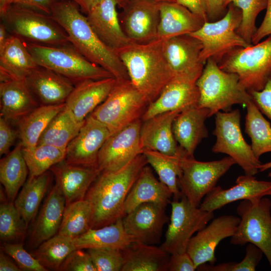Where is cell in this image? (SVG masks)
Segmentation results:
<instances>
[{"label":"cell","instance_id":"cell-6","mask_svg":"<svg viewBox=\"0 0 271 271\" xmlns=\"http://www.w3.org/2000/svg\"><path fill=\"white\" fill-rule=\"evenodd\" d=\"M26 45L39 66L62 75L75 85L86 80L114 77L103 68L88 60L72 44L61 46Z\"/></svg>","mask_w":271,"mask_h":271},{"label":"cell","instance_id":"cell-34","mask_svg":"<svg viewBox=\"0 0 271 271\" xmlns=\"http://www.w3.org/2000/svg\"><path fill=\"white\" fill-rule=\"evenodd\" d=\"M77 249L111 247L123 250L134 242L126 232L122 218L115 222L98 228H89L74 238Z\"/></svg>","mask_w":271,"mask_h":271},{"label":"cell","instance_id":"cell-47","mask_svg":"<svg viewBox=\"0 0 271 271\" xmlns=\"http://www.w3.org/2000/svg\"><path fill=\"white\" fill-rule=\"evenodd\" d=\"M97 271H121L123 264L122 250L101 247L87 249Z\"/></svg>","mask_w":271,"mask_h":271},{"label":"cell","instance_id":"cell-45","mask_svg":"<svg viewBox=\"0 0 271 271\" xmlns=\"http://www.w3.org/2000/svg\"><path fill=\"white\" fill-rule=\"evenodd\" d=\"M239 8L242 12V20L237 30V33L247 43H251L252 37L257 28L256 18L260 12L266 9L267 0H222L223 7L227 9L230 4Z\"/></svg>","mask_w":271,"mask_h":271},{"label":"cell","instance_id":"cell-36","mask_svg":"<svg viewBox=\"0 0 271 271\" xmlns=\"http://www.w3.org/2000/svg\"><path fill=\"white\" fill-rule=\"evenodd\" d=\"M29 170L20 143L0 161V181L8 201L14 202L19 189L26 182Z\"/></svg>","mask_w":271,"mask_h":271},{"label":"cell","instance_id":"cell-11","mask_svg":"<svg viewBox=\"0 0 271 271\" xmlns=\"http://www.w3.org/2000/svg\"><path fill=\"white\" fill-rule=\"evenodd\" d=\"M215 115V126L213 134L216 139L212 152L225 154L231 157L246 175L254 176L257 174L262 163L255 157L251 146L243 137L239 110L219 111Z\"/></svg>","mask_w":271,"mask_h":271},{"label":"cell","instance_id":"cell-4","mask_svg":"<svg viewBox=\"0 0 271 271\" xmlns=\"http://www.w3.org/2000/svg\"><path fill=\"white\" fill-rule=\"evenodd\" d=\"M196 84L199 92L198 106L208 109L210 117L219 111H229L235 104L246 105L251 100L238 75L222 70L212 59L207 60Z\"/></svg>","mask_w":271,"mask_h":271},{"label":"cell","instance_id":"cell-26","mask_svg":"<svg viewBox=\"0 0 271 271\" xmlns=\"http://www.w3.org/2000/svg\"><path fill=\"white\" fill-rule=\"evenodd\" d=\"M116 82L114 77L81 81L75 85L65 106L79 121H83L106 98Z\"/></svg>","mask_w":271,"mask_h":271},{"label":"cell","instance_id":"cell-8","mask_svg":"<svg viewBox=\"0 0 271 271\" xmlns=\"http://www.w3.org/2000/svg\"><path fill=\"white\" fill-rule=\"evenodd\" d=\"M218 64L222 70L237 74L247 91L261 90L271 75V35L256 44L233 49Z\"/></svg>","mask_w":271,"mask_h":271},{"label":"cell","instance_id":"cell-24","mask_svg":"<svg viewBox=\"0 0 271 271\" xmlns=\"http://www.w3.org/2000/svg\"><path fill=\"white\" fill-rule=\"evenodd\" d=\"M119 0H102L86 14L99 39L115 51L131 42L123 32L117 11Z\"/></svg>","mask_w":271,"mask_h":271},{"label":"cell","instance_id":"cell-46","mask_svg":"<svg viewBox=\"0 0 271 271\" xmlns=\"http://www.w3.org/2000/svg\"><path fill=\"white\" fill-rule=\"evenodd\" d=\"M262 251L252 243H248L244 258L239 262H225L215 265L203 264L197 269L204 271H254L262 258Z\"/></svg>","mask_w":271,"mask_h":271},{"label":"cell","instance_id":"cell-32","mask_svg":"<svg viewBox=\"0 0 271 271\" xmlns=\"http://www.w3.org/2000/svg\"><path fill=\"white\" fill-rule=\"evenodd\" d=\"M65 206L64 194L55 184L42 207L32 232V239L36 245L41 244L58 233Z\"/></svg>","mask_w":271,"mask_h":271},{"label":"cell","instance_id":"cell-18","mask_svg":"<svg viewBox=\"0 0 271 271\" xmlns=\"http://www.w3.org/2000/svg\"><path fill=\"white\" fill-rule=\"evenodd\" d=\"M110 136L105 125L89 115L66 147L65 161L70 164L97 167L99 152Z\"/></svg>","mask_w":271,"mask_h":271},{"label":"cell","instance_id":"cell-29","mask_svg":"<svg viewBox=\"0 0 271 271\" xmlns=\"http://www.w3.org/2000/svg\"><path fill=\"white\" fill-rule=\"evenodd\" d=\"M40 105L25 80L0 81L1 116L17 123Z\"/></svg>","mask_w":271,"mask_h":271},{"label":"cell","instance_id":"cell-1","mask_svg":"<svg viewBox=\"0 0 271 271\" xmlns=\"http://www.w3.org/2000/svg\"><path fill=\"white\" fill-rule=\"evenodd\" d=\"M148 164L146 157L142 154L117 171L101 172L84 198L91 209L90 228L110 224L124 216L127 195Z\"/></svg>","mask_w":271,"mask_h":271},{"label":"cell","instance_id":"cell-3","mask_svg":"<svg viewBox=\"0 0 271 271\" xmlns=\"http://www.w3.org/2000/svg\"><path fill=\"white\" fill-rule=\"evenodd\" d=\"M116 52L130 81L149 104L174 78L163 52L162 39L142 44L131 42Z\"/></svg>","mask_w":271,"mask_h":271},{"label":"cell","instance_id":"cell-19","mask_svg":"<svg viewBox=\"0 0 271 271\" xmlns=\"http://www.w3.org/2000/svg\"><path fill=\"white\" fill-rule=\"evenodd\" d=\"M166 206L143 203L122 218L126 232L135 242L154 245L160 242L163 227L169 220Z\"/></svg>","mask_w":271,"mask_h":271},{"label":"cell","instance_id":"cell-21","mask_svg":"<svg viewBox=\"0 0 271 271\" xmlns=\"http://www.w3.org/2000/svg\"><path fill=\"white\" fill-rule=\"evenodd\" d=\"M180 112H166L143 121L140 131L142 148L177 157L188 155L178 146L172 129L174 119Z\"/></svg>","mask_w":271,"mask_h":271},{"label":"cell","instance_id":"cell-2","mask_svg":"<svg viewBox=\"0 0 271 271\" xmlns=\"http://www.w3.org/2000/svg\"><path fill=\"white\" fill-rule=\"evenodd\" d=\"M50 15L65 31L72 45L88 60L103 68L117 80H130L116 52L99 39L76 3L59 0L52 6Z\"/></svg>","mask_w":271,"mask_h":271},{"label":"cell","instance_id":"cell-33","mask_svg":"<svg viewBox=\"0 0 271 271\" xmlns=\"http://www.w3.org/2000/svg\"><path fill=\"white\" fill-rule=\"evenodd\" d=\"M121 271H167L170 254L160 247L133 242L122 250Z\"/></svg>","mask_w":271,"mask_h":271},{"label":"cell","instance_id":"cell-55","mask_svg":"<svg viewBox=\"0 0 271 271\" xmlns=\"http://www.w3.org/2000/svg\"><path fill=\"white\" fill-rule=\"evenodd\" d=\"M208 22H214L222 18L227 9L223 7L222 0H204Z\"/></svg>","mask_w":271,"mask_h":271},{"label":"cell","instance_id":"cell-27","mask_svg":"<svg viewBox=\"0 0 271 271\" xmlns=\"http://www.w3.org/2000/svg\"><path fill=\"white\" fill-rule=\"evenodd\" d=\"M209 117L208 109L196 105L181 111L174 119L172 129L175 139L189 156H193L198 145L208 138L205 121Z\"/></svg>","mask_w":271,"mask_h":271},{"label":"cell","instance_id":"cell-38","mask_svg":"<svg viewBox=\"0 0 271 271\" xmlns=\"http://www.w3.org/2000/svg\"><path fill=\"white\" fill-rule=\"evenodd\" d=\"M50 181L47 171L33 178H28L14 204L28 226L35 217Z\"/></svg>","mask_w":271,"mask_h":271},{"label":"cell","instance_id":"cell-52","mask_svg":"<svg viewBox=\"0 0 271 271\" xmlns=\"http://www.w3.org/2000/svg\"><path fill=\"white\" fill-rule=\"evenodd\" d=\"M197 269L187 252L170 254L168 264V271H194Z\"/></svg>","mask_w":271,"mask_h":271},{"label":"cell","instance_id":"cell-54","mask_svg":"<svg viewBox=\"0 0 271 271\" xmlns=\"http://www.w3.org/2000/svg\"><path fill=\"white\" fill-rule=\"evenodd\" d=\"M59 0H9L10 4L33 9L50 15L52 6Z\"/></svg>","mask_w":271,"mask_h":271},{"label":"cell","instance_id":"cell-10","mask_svg":"<svg viewBox=\"0 0 271 271\" xmlns=\"http://www.w3.org/2000/svg\"><path fill=\"white\" fill-rule=\"evenodd\" d=\"M270 210L271 201L267 197L241 200L236 208L240 220L230 242L255 245L265 255L271 268Z\"/></svg>","mask_w":271,"mask_h":271},{"label":"cell","instance_id":"cell-22","mask_svg":"<svg viewBox=\"0 0 271 271\" xmlns=\"http://www.w3.org/2000/svg\"><path fill=\"white\" fill-rule=\"evenodd\" d=\"M196 82L186 79L173 78L159 96L149 104L142 116V120L166 112H181L198 105L199 92Z\"/></svg>","mask_w":271,"mask_h":271},{"label":"cell","instance_id":"cell-53","mask_svg":"<svg viewBox=\"0 0 271 271\" xmlns=\"http://www.w3.org/2000/svg\"><path fill=\"white\" fill-rule=\"evenodd\" d=\"M266 13L263 20L252 37L251 43L256 44L266 36L271 35V0H267Z\"/></svg>","mask_w":271,"mask_h":271},{"label":"cell","instance_id":"cell-7","mask_svg":"<svg viewBox=\"0 0 271 271\" xmlns=\"http://www.w3.org/2000/svg\"><path fill=\"white\" fill-rule=\"evenodd\" d=\"M149 102L130 80H117L106 98L90 114L111 135L142 119Z\"/></svg>","mask_w":271,"mask_h":271},{"label":"cell","instance_id":"cell-13","mask_svg":"<svg viewBox=\"0 0 271 271\" xmlns=\"http://www.w3.org/2000/svg\"><path fill=\"white\" fill-rule=\"evenodd\" d=\"M170 204V224L160 247L170 254L185 252L194 234L207 225L214 217L213 212L193 205L183 194Z\"/></svg>","mask_w":271,"mask_h":271},{"label":"cell","instance_id":"cell-49","mask_svg":"<svg viewBox=\"0 0 271 271\" xmlns=\"http://www.w3.org/2000/svg\"><path fill=\"white\" fill-rule=\"evenodd\" d=\"M59 270L97 271V269L88 251L76 249L67 257Z\"/></svg>","mask_w":271,"mask_h":271},{"label":"cell","instance_id":"cell-51","mask_svg":"<svg viewBox=\"0 0 271 271\" xmlns=\"http://www.w3.org/2000/svg\"><path fill=\"white\" fill-rule=\"evenodd\" d=\"M18 136V131L14 130L9 122L4 118L0 117V155H7Z\"/></svg>","mask_w":271,"mask_h":271},{"label":"cell","instance_id":"cell-44","mask_svg":"<svg viewBox=\"0 0 271 271\" xmlns=\"http://www.w3.org/2000/svg\"><path fill=\"white\" fill-rule=\"evenodd\" d=\"M27 227L14 202L7 201L1 204L0 238L3 242L22 240Z\"/></svg>","mask_w":271,"mask_h":271},{"label":"cell","instance_id":"cell-14","mask_svg":"<svg viewBox=\"0 0 271 271\" xmlns=\"http://www.w3.org/2000/svg\"><path fill=\"white\" fill-rule=\"evenodd\" d=\"M160 5L153 0H119V23L131 42L147 44L158 39Z\"/></svg>","mask_w":271,"mask_h":271},{"label":"cell","instance_id":"cell-20","mask_svg":"<svg viewBox=\"0 0 271 271\" xmlns=\"http://www.w3.org/2000/svg\"><path fill=\"white\" fill-rule=\"evenodd\" d=\"M271 196V181L258 180L253 175L239 176L235 184L228 189L215 187L205 196L199 207L213 212L230 203L243 200L259 199Z\"/></svg>","mask_w":271,"mask_h":271},{"label":"cell","instance_id":"cell-12","mask_svg":"<svg viewBox=\"0 0 271 271\" xmlns=\"http://www.w3.org/2000/svg\"><path fill=\"white\" fill-rule=\"evenodd\" d=\"M235 164L229 156L209 162L198 161L188 155L183 156L181 159L182 175L178 179L182 194L192 204L199 207L203 198Z\"/></svg>","mask_w":271,"mask_h":271},{"label":"cell","instance_id":"cell-23","mask_svg":"<svg viewBox=\"0 0 271 271\" xmlns=\"http://www.w3.org/2000/svg\"><path fill=\"white\" fill-rule=\"evenodd\" d=\"M25 82L40 105L65 103L75 86L66 77L39 66L26 77Z\"/></svg>","mask_w":271,"mask_h":271},{"label":"cell","instance_id":"cell-15","mask_svg":"<svg viewBox=\"0 0 271 271\" xmlns=\"http://www.w3.org/2000/svg\"><path fill=\"white\" fill-rule=\"evenodd\" d=\"M140 119L111 134L100 149L97 166L101 172L117 171L143 154Z\"/></svg>","mask_w":271,"mask_h":271},{"label":"cell","instance_id":"cell-40","mask_svg":"<svg viewBox=\"0 0 271 271\" xmlns=\"http://www.w3.org/2000/svg\"><path fill=\"white\" fill-rule=\"evenodd\" d=\"M143 154L146 157L148 163L158 175L160 181L172 192L173 199H180L182 194L179 190L178 179L182 175V157L171 156L146 149H143Z\"/></svg>","mask_w":271,"mask_h":271},{"label":"cell","instance_id":"cell-48","mask_svg":"<svg viewBox=\"0 0 271 271\" xmlns=\"http://www.w3.org/2000/svg\"><path fill=\"white\" fill-rule=\"evenodd\" d=\"M1 249L15 260L22 270H48L32 254L25 249L22 243L3 242Z\"/></svg>","mask_w":271,"mask_h":271},{"label":"cell","instance_id":"cell-17","mask_svg":"<svg viewBox=\"0 0 271 271\" xmlns=\"http://www.w3.org/2000/svg\"><path fill=\"white\" fill-rule=\"evenodd\" d=\"M240 220L239 217L234 215L219 216L191 238L186 252L196 268L207 262L214 264L217 245L222 240L234 234Z\"/></svg>","mask_w":271,"mask_h":271},{"label":"cell","instance_id":"cell-57","mask_svg":"<svg viewBox=\"0 0 271 271\" xmlns=\"http://www.w3.org/2000/svg\"><path fill=\"white\" fill-rule=\"evenodd\" d=\"M0 270L21 271L22 270L1 249L0 253Z\"/></svg>","mask_w":271,"mask_h":271},{"label":"cell","instance_id":"cell-42","mask_svg":"<svg viewBox=\"0 0 271 271\" xmlns=\"http://www.w3.org/2000/svg\"><path fill=\"white\" fill-rule=\"evenodd\" d=\"M23 153L29 170L28 178H33L65 160L66 149L41 144L32 148H23Z\"/></svg>","mask_w":271,"mask_h":271},{"label":"cell","instance_id":"cell-28","mask_svg":"<svg viewBox=\"0 0 271 271\" xmlns=\"http://www.w3.org/2000/svg\"><path fill=\"white\" fill-rule=\"evenodd\" d=\"M38 67L26 43L10 35L0 49V81L25 80Z\"/></svg>","mask_w":271,"mask_h":271},{"label":"cell","instance_id":"cell-50","mask_svg":"<svg viewBox=\"0 0 271 271\" xmlns=\"http://www.w3.org/2000/svg\"><path fill=\"white\" fill-rule=\"evenodd\" d=\"M247 92L261 112L271 120V75L261 90Z\"/></svg>","mask_w":271,"mask_h":271},{"label":"cell","instance_id":"cell-58","mask_svg":"<svg viewBox=\"0 0 271 271\" xmlns=\"http://www.w3.org/2000/svg\"><path fill=\"white\" fill-rule=\"evenodd\" d=\"M76 3L81 12L87 14L102 0H71Z\"/></svg>","mask_w":271,"mask_h":271},{"label":"cell","instance_id":"cell-9","mask_svg":"<svg viewBox=\"0 0 271 271\" xmlns=\"http://www.w3.org/2000/svg\"><path fill=\"white\" fill-rule=\"evenodd\" d=\"M241 20V10L231 3L222 18L214 22H205L198 30L189 34L201 43L200 59L204 64L209 59L218 63L233 49L252 45L237 32Z\"/></svg>","mask_w":271,"mask_h":271},{"label":"cell","instance_id":"cell-37","mask_svg":"<svg viewBox=\"0 0 271 271\" xmlns=\"http://www.w3.org/2000/svg\"><path fill=\"white\" fill-rule=\"evenodd\" d=\"M84 122L79 121L65 106L48 124L37 145H49L66 149L77 134Z\"/></svg>","mask_w":271,"mask_h":271},{"label":"cell","instance_id":"cell-61","mask_svg":"<svg viewBox=\"0 0 271 271\" xmlns=\"http://www.w3.org/2000/svg\"><path fill=\"white\" fill-rule=\"evenodd\" d=\"M159 3L163 2H176V0H153Z\"/></svg>","mask_w":271,"mask_h":271},{"label":"cell","instance_id":"cell-31","mask_svg":"<svg viewBox=\"0 0 271 271\" xmlns=\"http://www.w3.org/2000/svg\"><path fill=\"white\" fill-rule=\"evenodd\" d=\"M173 196L169 188L156 178L152 170L147 165L127 195L124 203V215L145 203H155L167 207Z\"/></svg>","mask_w":271,"mask_h":271},{"label":"cell","instance_id":"cell-56","mask_svg":"<svg viewBox=\"0 0 271 271\" xmlns=\"http://www.w3.org/2000/svg\"><path fill=\"white\" fill-rule=\"evenodd\" d=\"M192 12L202 17L206 22H208L206 5L204 0H176Z\"/></svg>","mask_w":271,"mask_h":271},{"label":"cell","instance_id":"cell-43","mask_svg":"<svg viewBox=\"0 0 271 271\" xmlns=\"http://www.w3.org/2000/svg\"><path fill=\"white\" fill-rule=\"evenodd\" d=\"M91 209L85 199L66 205L58 234L76 238L90 228Z\"/></svg>","mask_w":271,"mask_h":271},{"label":"cell","instance_id":"cell-16","mask_svg":"<svg viewBox=\"0 0 271 271\" xmlns=\"http://www.w3.org/2000/svg\"><path fill=\"white\" fill-rule=\"evenodd\" d=\"M162 47L174 78L196 82L205 65L200 59V41L185 34L162 40Z\"/></svg>","mask_w":271,"mask_h":271},{"label":"cell","instance_id":"cell-60","mask_svg":"<svg viewBox=\"0 0 271 271\" xmlns=\"http://www.w3.org/2000/svg\"><path fill=\"white\" fill-rule=\"evenodd\" d=\"M271 169V161L265 164H261L259 168V172H262Z\"/></svg>","mask_w":271,"mask_h":271},{"label":"cell","instance_id":"cell-35","mask_svg":"<svg viewBox=\"0 0 271 271\" xmlns=\"http://www.w3.org/2000/svg\"><path fill=\"white\" fill-rule=\"evenodd\" d=\"M65 107V103L39 105L22 118L17 125L18 137L23 148H32L37 145L48 124Z\"/></svg>","mask_w":271,"mask_h":271},{"label":"cell","instance_id":"cell-41","mask_svg":"<svg viewBox=\"0 0 271 271\" xmlns=\"http://www.w3.org/2000/svg\"><path fill=\"white\" fill-rule=\"evenodd\" d=\"M76 249L74 238L57 233L40 244L32 254L47 269L59 270L67 257Z\"/></svg>","mask_w":271,"mask_h":271},{"label":"cell","instance_id":"cell-39","mask_svg":"<svg viewBox=\"0 0 271 271\" xmlns=\"http://www.w3.org/2000/svg\"><path fill=\"white\" fill-rule=\"evenodd\" d=\"M246 106L245 131L251 139L254 156L259 159L262 154L271 152V125L252 100Z\"/></svg>","mask_w":271,"mask_h":271},{"label":"cell","instance_id":"cell-59","mask_svg":"<svg viewBox=\"0 0 271 271\" xmlns=\"http://www.w3.org/2000/svg\"><path fill=\"white\" fill-rule=\"evenodd\" d=\"M8 30L5 24L2 22L0 25V49L6 43L10 35H8Z\"/></svg>","mask_w":271,"mask_h":271},{"label":"cell","instance_id":"cell-5","mask_svg":"<svg viewBox=\"0 0 271 271\" xmlns=\"http://www.w3.org/2000/svg\"><path fill=\"white\" fill-rule=\"evenodd\" d=\"M9 32L25 43L46 46L72 44L64 29L50 15L12 5L1 17Z\"/></svg>","mask_w":271,"mask_h":271},{"label":"cell","instance_id":"cell-25","mask_svg":"<svg viewBox=\"0 0 271 271\" xmlns=\"http://www.w3.org/2000/svg\"><path fill=\"white\" fill-rule=\"evenodd\" d=\"M56 184L63 192L66 205L85 198L89 188L101 171L96 167L68 164L65 160L52 166Z\"/></svg>","mask_w":271,"mask_h":271},{"label":"cell","instance_id":"cell-62","mask_svg":"<svg viewBox=\"0 0 271 271\" xmlns=\"http://www.w3.org/2000/svg\"><path fill=\"white\" fill-rule=\"evenodd\" d=\"M268 176L271 179V172L268 173Z\"/></svg>","mask_w":271,"mask_h":271},{"label":"cell","instance_id":"cell-30","mask_svg":"<svg viewBox=\"0 0 271 271\" xmlns=\"http://www.w3.org/2000/svg\"><path fill=\"white\" fill-rule=\"evenodd\" d=\"M206 21L177 2H163L160 5L158 38L191 34L198 30Z\"/></svg>","mask_w":271,"mask_h":271}]
</instances>
